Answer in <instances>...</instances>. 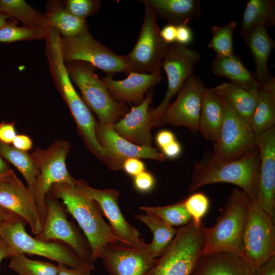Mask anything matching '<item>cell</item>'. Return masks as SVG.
<instances>
[{
    "label": "cell",
    "instance_id": "cell-41",
    "mask_svg": "<svg viewBox=\"0 0 275 275\" xmlns=\"http://www.w3.org/2000/svg\"><path fill=\"white\" fill-rule=\"evenodd\" d=\"M154 184L155 179L153 176L145 171L134 177V186L141 192L150 191L154 187Z\"/></svg>",
    "mask_w": 275,
    "mask_h": 275
},
{
    "label": "cell",
    "instance_id": "cell-55",
    "mask_svg": "<svg viewBox=\"0 0 275 275\" xmlns=\"http://www.w3.org/2000/svg\"><path fill=\"white\" fill-rule=\"evenodd\" d=\"M13 172V170L12 169H10L8 171L4 173L0 174V180L6 177L7 176H9V175L12 174Z\"/></svg>",
    "mask_w": 275,
    "mask_h": 275
},
{
    "label": "cell",
    "instance_id": "cell-36",
    "mask_svg": "<svg viewBox=\"0 0 275 275\" xmlns=\"http://www.w3.org/2000/svg\"><path fill=\"white\" fill-rule=\"evenodd\" d=\"M140 209L146 214L156 216L172 227H182L191 221L183 200L165 206H142Z\"/></svg>",
    "mask_w": 275,
    "mask_h": 275
},
{
    "label": "cell",
    "instance_id": "cell-17",
    "mask_svg": "<svg viewBox=\"0 0 275 275\" xmlns=\"http://www.w3.org/2000/svg\"><path fill=\"white\" fill-rule=\"evenodd\" d=\"M260 156L256 200L259 206L275 219V127L255 135Z\"/></svg>",
    "mask_w": 275,
    "mask_h": 275
},
{
    "label": "cell",
    "instance_id": "cell-26",
    "mask_svg": "<svg viewBox=\"0 0 275 275\" xmlns=\"http://www.w3.org/2000/svg\"><path fill=\"white\" fill-rule=\"evenodd\" d=\"M224 117V100L214 89H206L201 105L199 131L207 140L215 142Z\"/></svg>",
    "mask_w": 275,
    "mask_h": 275
},
{
    "label": "cell",
    "instance_id": "cell-39",
    "mask_svg": "<svg viewBox=\"0 0 275 275\" xmlns=\"http://www.w3.org/2000/svg\"><path fill=\"white\" fill-rule=\"evenodd\" d=\"M185 207L193 221L198 225H202L201 220L207 213L210 201L207 196L201 192H196L183 200Z\"/></svg>",
    "mask_w": 275,
    "mask_h": 275
},
{
    "label": "cell",
    "instance_id": "cell-28",
    "mask_svg": "<svg viewBox=\"0 0 275 275\" xmlns=\"http://www.w3.org/2000/svg\"><path fill=\"white\" fill-rule=\"evenodd\" d=\"M211 66L215 75L227 78L231 82L246 90L257 91L260 85L254 73L250 72L235 54L225 57L216 56Z\"/></svg>",
    "mask_w": 275,
    "mask_h": 275
},
{
    "label": "cell",
    "instance_id": "cell-40",
    "mask_svg": "<svg viewBox=\"0 0 275 275\" xmlns=\"http://www.w3.org/2000/svg\"><path fill=\"white\" fill-rule=\"evenodd\" d=\"M66 9L73 15L82 19L95 14L100 6L98 0H67L64 2Z\"/></svg>",
    "mask_w": 275,
    "mask_h": 275
},
{
    "label": "cell",
    "instance_id": "cell-57",
    "mask_svg": "<svg viewBox=\"0 0 275 275\" xmlns=\"http://www.w3.org/2000/svg\"><path fill=\"white\" fill-rule=\"evenodd\" d=\"M1 224V223H0Z\"/></svg>",
    "mask_w": 275,
    "mask_h": 275
},
{
    "label": "cell",
    "instance_id": "cell-18",
    "mask_svg": "<svg viewBox=\"0 0 275 275\" xmlns=\"http://www.w3.org/2000/svg\"><path fill=\"white\" fill-rule=\"evenodd\" d=\"M0 206L24 219L35 236L41 232L42 225L34 197L14 172L0 180Z\"/></svg>",
    "mask_w": 275,
    "mask_h": 275
},
{
    "label": "cell",
    "instance_id": "cell-23",
    "mask_svg": "<svg viewBox=\"0 0 275 275\" xmlns=\"http://www.w3.org/2000/svg\"><path fill=\"white\" fill-rule=\"evenodd\" d=\"M259 269L238 256L219 253L202 255L189 275H258Z\"/></svg>",
    "mask_w": 275,
    "mask_h": 275
},
{
    "label": "cell",
    "instance_id": "cell-25",
    "mask_svg": "<svg viewBox=\"0 0 275 275\" xmlns=\"http://www.w3.org/2000/svg\"><path fill=\"white\" fill-rule=\"evenodd\" d=\"M255 63V76L261 85L269 81L273 77L268 68L269 56L274 47V40L265 27L257 28L242 37Z\"/></svg>",
    "mask_w": 275,
    "mask_h": 275
},
{
    "label": "cell",
    "instance_id": "cell-13",
    "mask_svg": "<svg viewBox=\"0 0 275 275\" xmlns=\"http://www.w3.org/2000/svg\"><path fill=\"white\" fill-rule=\"evenodd\" d=\"M203 81L191 74L184 82L176 99L170 104L162 116L154 123L159 127L171 124L184 126L197 134L203 97L206 90Z\"/></svg>",
    "mask_w": 275,
    "mask_h": 275
},
{
    "label": "cell",
    "instance_id": "cell-7",
    "mask_svg": "<svg viewBox=\"0 0 275 275\" xmlns=\"http://www.w3.org/2000/svg\"><path fill=\"white\" fill-rule=\"evenodd\" d=\"M26 223L14 214L0 224V237L13 254L35 255L55 261L70 267H80L90 262L82 261L67 244L59 241H44L33 237L25 230Z\"/></svg>",
    "mask_w": 275,
    "mask_h": 275
},
{
    "label": "cell",
    "instance_id": "cell-48",
    "mask_svg": "<svg viewBox=\"0 0 275 275\" xmlns=\"http://www.w3.org/2000/svg\"><path fill=\"white\" fill-rule=\"evenodd\" d=\"M160 35L162 39L168 44L176 42V26L168 24L160 30Z\"/></svg>",
    "mask_w": 275,
    "mask_h": 275
},
{
    "label": "cell",
    "instance_id": "cell-30",
    "mask_svg": "<svg viewBox=\"0 0 275 275\" xmlns=\"http://www.w3.org/2000/svg\"><path fill=\"white\" fill-rule=\"evenodd\" d=\"M275 24L274 0H249L244 10L240 34L243 37L253 30Z\"/></svg>",
    "mask_w": 275,
    "mask_h": 275
},
{
    "label": "cell",
    "instance_id": "cell-8",
    "mask_svg": "<svg viewBox=\"0 0 275 275\" xmlns=\"http://www.w3.org/2000/svg\"><path fill=\"white\" fill-rule=\"evenodd\" d=\"M69 149L67 142L59 140L47 149H37L31 154L39 170L33 195L42 226L46 214L45 199L52 186L60 183H75L76 180L70 175L66 165Z\"/></svg>",
    "mask_w": 275,
    "mask_h": 275
},
{
    "label": "cell",
    "instance_id": "cell-45",
    "mask_svg": "<svg viewBox=\"0 0 275 275\" xmlns=\"http://www.w3.org/2000/svg\"><path fill=\"white\" fill-rule=\"evenodd\" d=\"M193 39V34L187 24L176 26V43L186 46L190 44Z\"/></svg>",
    "mask_w": 275,
    "mask_h": 275
},
{
    "label": "cell",
    "instance_id": "cell-4",
    "mask_svg": "<svg viewBox=\"0 0 275 275\" xmlns=\"http://www.w3.org/2000/svg\"><path fill=\"white\" fill-rule=\"evenodd\" d=\"M260 164L258 147L241 157L229 162H215L205 155L195 164L188 190L194 191L209 184L227 183L239 187L256 199Z\"/></svg>",
    "mask_w": 275,
    "mask_h": 275
},
{
    "label": "cell",
    "instance_id": "cell-5",
    "mask_svg": "<svg viewBox=\"0 0 275 275\" xmlns=\"http://www.w3.org/2000/svg\"><path fill=\"white\" fill-rule=\"evenodd\" d=\"M65 64L71 80L80 91L81 99L96 114L100 123L113 125L125 115L127 106L113 99L95 73V66L82 61L65 62Z\"/></svg>",
    "mask_w": 275,
    "mask_h": 275
},
{
    "label": "cell",
    "instance_id": "cell-38",
    "mask_svg": "<svg viewBox=\"0 0 275 275\" xmlns=\"http://www.w3.org/2000/svg\"><path fill=\"white\" fill-rule=\"evenodd\" d=\"M237 25V22L233 20L223 26H212V38L208 47L215 52L216 56L225 57L234 54L233 38Z\"/></svg>",
    "mask_w": 275,
    "mask_h": 275
},
{
    "label": "cell",
    "instance_id": "cell-9",
    "mask_svg": "<svg viewBox=\"0 0 275 275\" xmlns=\"http://www.w3.org/2000/svg\"><path fill=\"white\" fill-rule=\"evenodd\" d=\"M242 244L244 259L256 269L275 256L274 221L249 197Z\"/></svg>",
    "mask_w": 275,
    "mask_h": 275
},
{
    "label": "cell",
    "instance_id": "cell-16",
    "mask_svg": "<svg viewBox=\"0 0 275 275\" xmlns=\"http://www.w3.org/2000/svg\"><path fill=\"white\" fill-rule=\"evenodd\" d=\"M75 185L83 194L97 203L120 243L146 250L147 243L140 237L139 231L127 222L120 209L119 193L117 190L94 188L80 180H76Z\"/></svg>",
    "mask_w": 275,
    "mask_h": 275
},
{
    "label": "cell",
    "instance_id": "cell-44",
    "mask_svg": "<svg viewBox=\"0 0 275 275\" xmlns=\"http://www.w3.org/2000/svg\"><path fill=\"white\" fill-rule=\"evenodd\" d=\"M122 168L127 174L135 177L144 171L145 167L144 163L139 159L130 158L124 161Z\"/></svg>",
    "mask_w": 275,
    "mask_h": 275
},
{
    "label": "cell",
    "instance_id": "cell-50",
    "mask_svg": "<svg viewBox=\"0 0 275 275\" xmlns=\"http://www.w3.org/2000/svg\"><path fill=\"white\" fill-rule=\"evenodd\" d=\"M258 275H275V256L260 267Z\"/></svg>",
    "mask_w": 275,
    "mask_h": 275
},
{
    "label": "cell",
    "instance_id": "cell-15",
    "mask_svg": "<svg viewBox=\"0 0 275 275\" xmlns=\"http://www.w3.org/2000/svg\"><path fill=\"white\" fill-rule=\"evenodd\" d=\"M201 59L199 52L186 46L176 43L169 45L161 65L167 76L168 88L162 102L156 108L150 112L153 126L164 113L173 96L193 74L194 67Z\"/></svg>",
    "mask_w": 275,
    "mask_h": 275
},
{
    "label": "cell",
    "instance_id": "cell-35",
    "mask_svg": "<svg viewBox=\"0 0 275 275\" xmlns=\"http://www.w3.org/2000/svg\"><path fill=\"white\" fill-rule=\"evenodd\" d=\"M10 258L9 266L18 275H58V266L50 262L32 260L22 253Z\"/></svg>",
    "mask_w": 275,
    "mask_h": 275
},
{
    "label": "cell",
    "instance_id": "cell-12",
    "mask_svg": "<svg viewBox=\"0 0 275 275\" xmlns=\"http://www.w3.org/2000/svg\"><path fill=\"white\" fill-rule=\"evenodd\" d=\"M60 44L64 62L82 61L107 73L123 72L128 74L122 56L117 54L96 40L91 34L89 27L73 37L61 36Z\"/></svg>",
    "mask_w": 275,
    "mask_h": 275
},
{
    "label": "cell",
    "instance_id": "cell-1",
    "mask_svg": "<svg viewBox=\"0 0 275 275\" xmlns=\"http://www.w3.org/2000/svg\"><path fill=\"white\" fill-rule=\"evenodd\" d=\"M60 38L59 33L56 30H52L44 39L45 53L51 77L67 103L87 145L94 153L107 161L111 167V156L101 146L97 138V125L93 116L75 91L67 73L61 52Z\"/></svg>",
    "mask_w": 275,
    "mask_h": 275
},
{
    "label": "cell",
    "instance_id": "cell-24",
    "mask_svg": "<svg viewBox=\"0 0 275 275\" xmlns=\"http://www.w3.org/2000/svg\"><path fill=\"white\" fill-rule=\"evenodd\" d=\"M154 11L157 18L178 26L187 24L201 16L199 0H144Z\"/></svg>",
    "mask_w": 275,
    "mask_h": 275
},
{
    "label": "cell",
    "instance_id": "cell-31",
    "mask_svg": "<svg viewBox=\"0 0 275 275\" xmlns=\"http://www.w3.org/2000/svg\"><path fill=\"white\" fill-rule=\"evenodd\" d=\"M45 14L48 25L55 28L62 37L76 36L88 27L85 19L71 14L60 1L49 2Z\"/></svg>",
    "mask_w": 275,
    "mask_h": 275
},
{
    "label": "cell",
    "instance_id": "cell-3",
    "mask_svg": "<svg viewBox=\"0 0 275 275\" xmlns=\"http://www.w3.org/2000/svg\"><path fill=\"white\" fill-rule=\"evenodd\" d=\"M248 209V196L234 188L214 226L202 228L204 245L202 255L228 253L244 259L242 238Z\"/></svg>",
    "mask_w": 275,
    "mask_h": 275
},
{
    "label": "cell",
    "instance_id": "cell-52",
    "mask_svg": "<svg viewBox=\"0 0 275 275\" xmlns=\"http://www.w3.org/2000/svg\"><path fill=\"white\" fill-rule=\"evenodd\" d=\"M14 214V213L0 206V223L7 221L12 217Z\"/></svg>",
    "mask_w": 275,
    "mask_h": 275
},
{
    "label": "cell",
    "instance_id": "cell-11",
    "mask_svg": "<svg viewBox=\"0 0 275 275\" xmlns=\"http://www.w3.org/2000/svg\"><path fill=\"white\" fill-rule=\"evenodd\" d=\"M145 16L142 29L132 50L122 56L130 72L147 73L160 71L162 60L170 44L160 35L157 18L151 7L143 1Z\"/></svg>",
    "mask_w": 275,
    "mask_h": 275
},
{
    "label": "cell",
    "instance_id": "cell-46",
    "mask_svg": "<svg viewBox=\"0 0 275 275\" xmlns=\"http://www.w3.org/2000/svg\"><path fill=\"white\" fill-rule=\"evenodd\" d=\"M12 144L14 148L18 150L27 151L32 148L33 143L29 136L17 134Z\"/></svg>",
    "mask_w": 275,
    "mask_h": 275
},
{
    "label": "cell",
    "instance_id": "cell-54",
    "mask_svg": "<svg viewBox=\"0 0 275 275\" xmlns=\"http://www.w3.org/2000/svg\"><path fill=\"white\" fill-rule=\"evenodd\" d=\"M9 19H11L8 15L0 12V28L8 23Z\"/></svg>",
    "mask_w": 275,
    "mask_h": 275
},
{
    "label": "cell",
    "instance_id": "cell-42",
    "mask_svg": "<svg viewBox=\"0 0 275 275\" xmlns=\"http://www.w3.org/2000/svg\"><path fill=\"white\" fill-rule=\"evenodd\" d=\"M58 275H91L95 267L93 262L80 267H70L61 263H58Z\"/></svg>",
    "mask_w": 275,
    "mask_h": 275
},
{
    "label": "cell",
    "instance_id": "cell-53",
    "mask_svg": "<svg viewBox=\"0 0 275 275\" xmlns=\"http://www.w3.org/2000/svg\"><path fill=\"white\" fill-rule=\"evenodd\" d=\"M11 169L5 160L0 156V174L4 173Z\"/></svg>",
    "mask_w": 275,
    "mask_h": 275
},
{
    "label": "cell",
    "instance_id": "cell-19",
    "mask_svg": "<svg viewBox=\"0 0 275 275\" xmlns=\"http://www.w3.org/2000/svg\"><path fill=\"white\" fill-rule=\"evenodd\" d=\"M99 258L111 275H147L156 259L145 249L120 243L104 246Z\"/></svg>",
    "mask_w": 275,
    "mask_h": 275
},
{
    "label": "cell",
    "instance_id": "cell-10",
    "mask_svg": "<svg viewBox=\"0 0 275 275\" xmlns=\"http://www.w3.org/2000/svg\"><path fill=\"white\" fill-rule=\"evenodd\" d=\"M223 100L224 117L219 134L214 142L212 152L205 154L215 162L237 159L257 147L249 123Z\"/></svg>",
    "mask_w": 275,
    "mask_h": 275
},
{
    "label": "cell",
    "instance_id": "cell-22",
    "mask_svg": "<svg viewBox=\"0 0 275 275\" xmlns=\"http://www.w3.org/2000/svg\"><path fill=\"white\" fill-rule=\"evenodd\" d=\"M152 100L149 93L141 103L131 106L130 111L113 125L115 130L132 143L151 146V129L153 125L148 108Z\"/></svg>",
    "mask_w": 275,
    "mask_h": 275
},
{
    "label": "cell",
    "instance_id": "cell-49",
    "mask_svg": "<svg viewBox=\"0 0 275 275\" xmlns=\"http://www.w3.org/2000/svg\"><path fill=\"white\" fill-rule=\"evenodd\" d=\"M162 152L167 157L174 158L178 157L181 153L180 144L175 140L162 149Z\"/></svg>",
    "mask_w": 275,
    "mask_h": 275
},
{
    "label": "cell",
    "instance_id": "cell-14",
    "mask_svg": "<svg viewBox=\"0 0 275 275\" xmlns=\"http://www.w3.org/2000/svg\"><path fill=\"white\" fill-rule=\"evenodd\" d=\"M46 214L41 232L35 237L44 241H61L72 249L86 262L91 261V250L85 238L69 222L65 209L52 196L45 199Z\"/></svg>",
    "mask_w": 275,
    "mask_h": 275
},
{
    "label": "cell",
    "instance_id": "cell-47",
    "mask_svg": "<svg viewBox=\"0 0 275 275\" xmlns=\"http://www.w3.org/2000/svg\"><path fill=\"white\" fill-rule=\"evenodd\" d=\"M175 140L174 133L167 130L159 131L156 136V143L161 149Z\"/></svg>",
    "mask_w": 275,
    "mask_h": 275
},
{
    "label": "cell",
    "instance_id": "cell-2",
    "mask_svg": "<svg viewBox=\"0 0 275 275\" xmlns=\"http://www.w3.org/2000/svg\"><path fill=\"white\" fill-rule=\"evenodd\" d=\"M49 193L63 201L66 211L76 221L84 232L91 248L92 262L99 258L104 246L120 243L111 226L103 218L97 203L83 194L75 184L56 183L52 186Z\"/></svg>",
    "mask_w": 275,
    "mask_h": 275
},
{
    "label": "cell",
    "instance_id": "cell-27",
    "mask_svg": "<svg viewBox=\"0 0 275 275\" xmlns=\"http://www.w3.org/2000/svg\"><path fill=\"white\" fill-rule=\"evenodd\" d=\"M258 101L250 120L255 135L260 134L275 124V78L259 86Z\"/></svg>",
    "mask_w": 275,
    "mask_h": 275
},
{
    "label": "cell",
    "instance_id": "cell-34",
    "mask_svg": "<svg viewBox=\"0 0 275 275\" xmlns=\"http://www.w3.org/2000/svg\"><path fill=\"white\" fill-rule=\"evenodd\" d=\"M0 12L11 19L18 20L23 26H50L47 24L45 14L39 12L23 0H1Z\"/></svg>",
    "mask_w": 275,
    "mask_h": 275
},
{
    "label": "cell",
    "instance_id": "cell-43",
    "mask_svg": "<svg viewBox=\"0 0 275 275\" xmlns=\"http://www.w3.org/2000/svg\"><path fill=\"white\" fill-rule=\"evenodd\" d=\"M17 135L15 123L0 122V142L7 144H12Z\"/></svg>",
    "mask_w": 275,
    "mask_h": 275
},
{
    "label": "cell",
    "instance_id": "cell-6",
    "mask_svg": "<svg viewBox=\"0 0 275 275\" xmlns=\"http://www.w3.org/2000/svg\"><path fill=\"white\" fill-rule=\"evenodd\" d=\"M203 225L191 221L177 233L147 275H189L202 256L205 239Z\"/></svg>",
    "mask_w": 275,
    "mask_h": 275
},
{
    "label": "cell",
    "instance_id": "cell-21",
    "mask_svg": "<svg viewBox=\"0 0 275 275\" xmlns=\"http://www.w3.org/2000/svg\"><path fill=\"white\" fill-rule=\"evenodd\" d=\"M114 74L107 73L101 80L113 99L122 104H140L144 100L146 92L162 80L160 71L151 73L130 72L126 78L120 80L113 79Z\"/></svg>",
    "mask_w": 275,
    "mask_h": 275
},
{
    "label": "cell",
    "instance_id": "cell-29",
    "mask_svg": "<svg viewBox=\"0 0 275 275\" xmlns=\"http://www.w3.org/2000/svg\"><path fill=\"white\" fill-rule=\"evenodd\" d=\"M213 88L242 119L249 123L257 103L258 90H248L231 82H223Z\"/></svg>",
    "mask_w": 275,
    "mask_h": 275
},
{
    "label": "cell",
    "instance_id": "cell-56",
    "mask_svg": "<svg viewBox=\"0 0 275 275\" xmlns=\"http://www.w3.org/2000/svg\"><path fill=\"white\" fill-rule=\"evenodd\" d=\"M1 0H0V5H1Z\"/></svg>",
    "mask_w": 275,
    "mask_h": 275
},
{
    "label": "cell",
    "instance_id": "cell-51",
    "mask_svg": "<svg viewBox=\"0 0 275 275\" xmlns=\"http://www.w3.org/2000/svg\"><path fill=\"white\" fill-rule=\"evenodd\" d=\"M12 252L6 242L0 237V263L5 258L10 257Z\"/></svg>",
    "mask_w": 275,
    "mask_h": 275
},
{
    "label": "cell",
    "instance_id": "cell-32",
    "mask_svg": "<svg viewBox=\"0 0 275 275\" xmlns=\"http://www.w3.org/2000/svg\"><path fill=\"white\" fill-rule=\"evenodd\" d=\"M134 217L145 224L153 234L152 241L147 243L146 250L153 257H159L176 235L178 228L169 225L156 216L147 214H136Z\"/></svg>",
    "mask_w": 275,
    "mask_h": 275
},
{
    "label": "cell",
    "instance_id": "cell-33",
    "mask_svg": "<svg viewBox=\"0 0 275 275\" xmlns=\"http://www.w3.org/2000/svg\"><path fill=\"white\" fill-rule=\"evenodd\" d=\"M0 156L18 170L24 178L28 187L33 195L39 170L31 155L29 154L26 151L14 148L10 144L0 142Z\"/></svg>",
    "mask_w": 275,
    "mask_h": 275
},
{
    "label": "cell",
    "instance_id": "cell-37",
    "mask_svg": "<svg viewBox=\"0 0 275 275\" xmlns=\"http://www.w3.org/2000/svg\"><path fill=\"white\" fill-rule=\"evenodd\" d=\"M49 26L29 28L18 26L17 21L12 19L0 28V42L12 43L19 41L44 39Z\"/></svg>",
    "mask_w": 275,
    "mask_h": 275
},
{
    "label": "cell",
    "instance_id": "cell-20",
    "mask_svg": "<svg viewBox=\"0 0 275 275\" xmlns=\"http://www.w3.org/2000/svg\"><path fill=\"white\" fill-rule=\"evenodd\" d=\"M97 138L101 146L110 154L111 168H122L124 161L130 158H148L160 161L165 160L163 154L151 146H140L120 136L112 125L99 123L96 125Z\"/></svg>",
    "mask_w": 275,
    "mask_h": 275
}]
</instances>
